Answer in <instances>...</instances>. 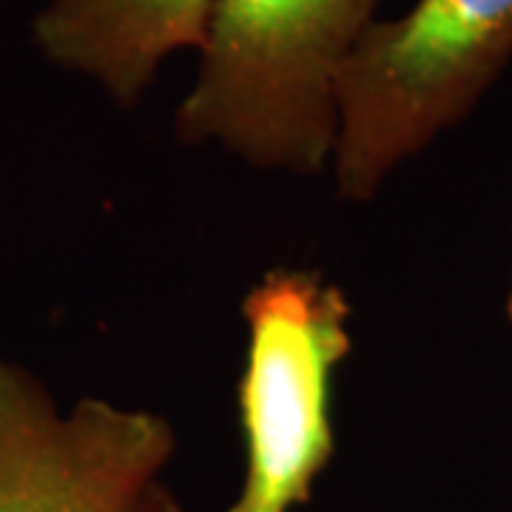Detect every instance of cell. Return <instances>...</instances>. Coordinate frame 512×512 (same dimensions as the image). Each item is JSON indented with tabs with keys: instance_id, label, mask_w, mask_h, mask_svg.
Masks as SVG:
<instances>
[{
	"instance_id": "7a4b0ae2",
	"label": "cell",
	"mask_w": 512,
	"mask_h": 512,
	"mask_svg": "<svg viewBox=\"0 0 512 512\" xmlns=\"http://www.w3.org/2000/svg\"><path fill=\"white\" fill-rule=\"evenodd\" d=\"M512 60V0H413L373 20L339 77L333 183L373 200L387 177L458 126Z\"/></svg>"
},
{
	"instance_id": "3957f363",
	"label": "cell",
	"mask_w": 512,
	"mask_h": 512,
	"mask_svg": "<svg viewBox=\"0 0 512 512\" xmlns=\"http://www.w3.org/2000/svg\"><path fill=\"white\" fill-rule=\"evenodd\" d=\"M248 356L239 382L245 481L225 512H293L336 453L330 396L348 359L350 302L316 271H268L242 299Z\"/></svg>"
},
{
	"instance_id": "8992f818",
	"label": "cell",
	"mask_w": 512,
	"mask_h": 512,
	"mask_svg": "<svg viewBox=\"0 0 512 512\" xmlns=\"http://www.w3.org/2000/svg\"><path fill=\"white\" fill-rule=\"evenodd\" d=\"M131 512H183V507L163 481H154L146 493L140 495V501L131 507Z\"/></svg>"
},
{
	"instance_id": "5b68a950",
	"label": "cell",
	"mask_w": 512,
	"mask_h": 512,
	"mask_svg": "<svg viewBox=\"0 0 512 512\" xmlns=\"http://www.w3.org/2000/svg\"><path fill=\"white\" fill-rule=\"evenodd\" d=\"M211 12L214 0H49L32 18V43L55 69L134 109L168 57L200 52Z\"/></svg>"
},
{
	"instance_id": "277c9868",
	"label": "cell",
	"mask_w": 512,
	"mask_h": 512,
	"mask_svg": "<svg viewBox=\"0 0 512 512\" xmlns=\"http://www.w3.org/2000/svg\"><path fill=\"white\" fill-rule=\"evenodd\" d=\"M174 450L160 413L106 399L60 407L0 356V512H131Z\"/></svg>"
},
{
	"instance_id": "6da1fadb",
	"label": "cell",
	"mask_w": 512,
	"mask_h": 512,
	"mask_svg": "<svg viewBox=\"0 0 512 512\" xmlns=\"http://www.w3.org/2000/svg\"><path fill=\"white\" fill-rule=\"evenodd\" d=\"M382 0H214L197 77L174 111L183 146L259 171L319 174L339 134V77Z\"/></svg>"
},
{
	"instance_id": "52a82bcc",
	"label": "cell",
	"mask_w": 512,
	"mask_h": 512,
	"mask_svg": "<svg viewBox=\"0 0 512 512\" xmlns=\"http://www.w3.org/2000/svg\"><path fill=\"white\" fill-rule=\"evenodd\" d=\"M507 311H510V319H512V291H510V302H507Z\"/></svg>"
}]
</instances>
